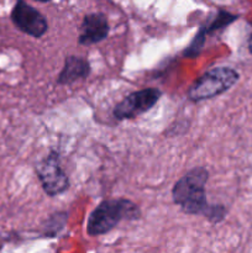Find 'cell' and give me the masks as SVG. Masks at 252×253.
Returning a JSON list of instances; mask_svg holds the SVG:
<instances>
[{"label":"cell","instance_id":"obj_1","mask_svg":"<svg viewBox=\"0 0 252 253\" xmlns=\"http://www.w3.org/2000/svg\"><path fill=\"white\" fill-rule=\"evenodd\" d=\"M140 216V208L131 200L123 198L104 200L89 215L86 232L89 236H101L123 220H137Z\"/></svg>","mask_w":252,"mask_h":253},{"label":"cell","instance_id":"obj_2","mask_svg":"<svg viewBox=\"0 0 252 253\" xmlns=\"http://www.w3.org/2000/svg\"><path fill=\"white\" fill-rule=\"evenodd\" d=\"M209 178L207 168L195 167L185 173L172 189L173 202L183 212L189 215L204 214L208 208L205 184Z\"/></svg>","mask_w":252,"mask_h":253},{"label":"cell","instance_id":"obj_3","mask_svg":"<svg viewBox=\"0 0 252 253\" xmlns=\"http://www.w3.org/2000/svg\"><path fill=\"white\" fill-rule=\"evenodd\" d=\"M239 73L230 67H215L193 82L188 89V99L193 103L208 100L225 93L239 82Z\"/></svg>","mask_w":252,"mask_h":253},{"label":"cell","instance_id":"obj_4","mask_svg":"<svg viewBox=\"0 0 252 253\" xmlns=\"http://www.w3.org/2000/svg\"><path fill=\"white\" fill-rule=\"evenodd\" d=\"M36 173L44 193L49 197L62 194L69 188V178L62 168L59 155L54 151L37 163Z\"/></svg>","mask_w":252,"mask_h":253},{"label":"cell","instance_id":"obj_5","mask_svg":"<svg viewBox=\"0 0 252 253\" xmlns=\"http://www.w3.org/2000/svg\"><path fill=\"white\" fill-rule=\"evenodd\" d=\"M161 95L162 93L157 88H146L133 91L114 108V116L118 120H131L137 118L151 110L160 100Z\"/></svg>","mask_w":252,"mask_h":253},{"label":"cell","instance_id":"obj_6","mask_svg":"<svg viewBox=\"0 0 252 253\" xmlns=\"http://www.w3.org/2000/svg\"><path fill=\"white\" fill-rule=\"evenodd\" d=\"M11 20L20 31L36 39L43 36L48 29L46 17L24 0L16 1L11 11Z\"/></svg>","mask_w":252,"mask_h":253},{"label":"cell","instance_id":"obj_7","mask_svg":"<svg viewBox=\"0 0 252 253\" xmlns=\"http://www.w3.org/2000/svg\"><path fill=\"white\" fill-rule=\"evenodd\" d=\"M110 26L108 17L101 12H93L84 16L81 25V34L78 42L83 46L99 43L108 37Z\"/></svg>","mask_w":252,"mask_h":253},{"label":"cell","instance_id":"obj_8","mask_svg":"<svg viewBox=\"0 0 252 253\" xmlns=\"http://www.w3.org/2000/svg\"><path fill=\"white\" fill-rule=\"evenodd\" d=\"M90 74V64L83 57L67 56L63 68L57 78V83L61 85H69L79 79H85Z\"/></svg>","mask_w":252,"mask_h":253},{"label":"cell","instance_id":"obj_9","mask_svg":"<svg viewBox=\"0 0 252 253\" xmlns=\"http://www.w3.org/2000/svg\"><path fill=\"white\" fill-rule=\"evenodd\" d=\"M236 19H237L236 15L230 14L229 11H225V10H217L215 16L209 17L208 21L200 27V30H202L205 35L214 34V32L226 27L227 25L234 22Z\"/></svg>","mask_w":252,"mask_h":253},{"label":"cell","instance_id":"obj_10","mask_svg":"<svg viewBox=\"0 0 252 253\" xmlns=\"http://www.w3.org/2000/svg\"><path fill=\"white\" fill-rule=\"evenodd\" d=\"M67 215L66 212H57V214L52 215L48 220H47V224L44 225V232L46 235H56L57 232L61 231L62 229L66 225Z\"/></svg>","mask_w":252,"mask_h":253},{"label":"cell","instance_id":"obj_11","mask_svg":"<svg viewBox=\"0 0 252 253\" xmlns=\"http://www.w3.org/2000/svg\"><path fill=\"white\" fill-rule=\"evenodd\" d=\"M205 36L207 35L199 29L198 34L195 35L194 39L192 40V42L189 43V46L187 47V49L184 51V56L189 57V58H194V57H198L202 52L203 47H204L205 43Z\"/></svg>","mask_w":252,"mask_h":253},{"label":"cell","instance_id":"obj_12","mask_svg":"<svg viewBox=\"0 0 252 253\" xmlns=\"http://www.w3.org/2000/svg\"><path fill=\"white\" fill-rule=\"evenodd\" d=\"M203 215L207 216L209 221L219 222L226 215V209L222 205H208L207 210H205Z\"/></svg>","mask_w":252,"mask_h":253},{"label":"cell","instance_id":"obj_13","mask_svg":"<svg viewBox=\"0 0 252 253\" xmlns=\"http://www.w3.org/2000/svg\"><path fill=\"white\" fill-rule=\"evenodd\" d=\"M249 51L252 53V34H251V36H250V39H249Z\"/></svg>","mask_w":252,"mask_h":253},{"label":"cell","instance_id":"obj_14","mask_svg":"<svg viewBox=\"0 0 252 253\" xmlns=\"http://www.w3.org/2000/svg\"><path fill=\"white\" fill-rule=\"evenodd\" d=\"M35 1H40V2H48V1H52V0H35Z\"/></svg>","mask_w":252,"mask_h":253}]
</instances>
